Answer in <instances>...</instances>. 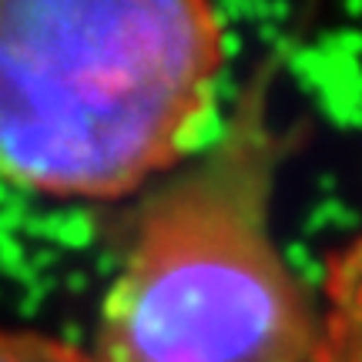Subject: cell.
Instances as JSON below:
<instances>
[{"label":"cell","instance_id":"4","mask_svg":"<svg viewBox=\"0 0 362 362\" xmlns=\"http://www.w3.org/2000/svg\"><path fill=\"white\" fill-rule=\"evenodd\" d=\"M0 362H94L84 346L27 325H0Z\"/></svg>","mask_w":362,"mask_h":362},{"label":"cell","instance_id":"3","mask_svg":"<svg viewBox=\"0 0 362 362\" xmlns=\"http://www.w3.org/2000/svg\"><path fill=\"white\" fill-rule=\"evenodd\" d=\"M319 296L312 362H362V228L329 252Z\"/></svg>","mask_w":362,"mask_h":362},{"label":"cell","instance_id":"2","mask_svg":"<svg viewBox=\"0 0 362 362\" xmlns=\"http://www.w3.org/2000/svg\"><path fill=\"white\" fill-rule=\"evenodd\" d=\"M272 67L144 205L98 312L94 362H312L315 305L272 232Z\"/></svg>","mask_w":362,"mask_h":362},{"label":"cell","instance_id":"1","mask_svg":"<svg viewBox=\"0 0 362 362\" xmlns=\"http://www.w3.org/2000/svg\"><path fill=\"white\" fill-rule=\"evenodd\" d=\"M228 64L205 0H0V181L117 202L208 144Z\"/></svg>","mask_w":362,"mask_h":362}]
</instances>
